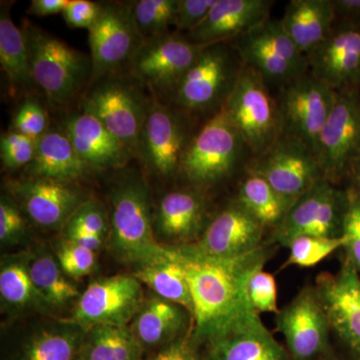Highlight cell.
<instances>
[{"label": "cell", "mask_w": 360, "mask_h": 360, "mask_svg": "<svg viewBox=\"0 0 360 360\" xmlns=\"http://www.w3.org/2000/svg\"><path fill=\"white\" fill-rule=\"evenodd\" d=\"M347 205V193L323 177L293 203L272 239L288 248L300 236L340 238Z\"/></svg>", "instance_id": "9c48e42d"}, {"label": "cell", "mask_w": 360, "mask_h": 360, "mask_svg": "<svg viewBox=\"0 0 360 360\" xmlns=\"http://www.w3.org/2000/svg\"><path fill=\"white\" fill-rule=\"evenodd\" d=\"M236 201L265 229H276L292 206V203L277 193L264 177L253 172L241 182Z\"/></svg>", "instance_id": "e575fe53"}, {"label": "cell", "mask_w": 360, "mask_h": 360, "mask_svg": "<svg viewBox=\"0 0 360 360\" xmlns=\"http://www.w3.org/2000/svg\"><path fill=\"white\" fill-rule=\"evenodd\" d=\"M39 139L11 131L1 135L0 153L4 167L9 170L27 167L34 158Z\"/></svg>", "instance_id": "f35d334b"}, {"label": "cell", "mask_w": 360, "mask_h": 360, "mask_svg": "<svg viewBox=\"0 0 360 360\" xmlns=\"http://www.w3.org/2000/svg\"><path fill=\"white\" fill-rule=\"evenodd\" d=\"M78 155L65 130L49 129L37 142L34 158L25 168L30 177L75 182L94 172Z\"/></svg>", "instance_id": "484cf974"}, {"label": "cell", "mask_w": 360, "mask_h": 360, "mask_svg": "<svg viewBox=\"0 0 360 360\" xmlns=\"http://www.w3.org/2000/svg\"><path fill=\"white\" fill-rule=\"evenodd\" d=\"M63 130L78 155L94 169L122 167L134 156L101 120L86 111L70 115Z\"/></svg>", "instance_id": "cb8c5ba5"}, {"label": "cell", "mask_w": 360, "mask_h": 360, "mask_svg": "<svg viewBox=\"0 0 360 360\" xmlns=\"http://www.w3.org/2000/svg\"><path fill=\"white\" fill-rule=\"evenodd\" d=\"M347 193V210L343 220L342 236L347 239V257L360 276V194L352 187Z\"/></svg>", "instance_id": "7bdbcfd3"}, {"label": "cell", "mask_w": 360, "mask_h": 360, "mask_svg": "<svg viewBox=\"0 0 360 360\" xmlns=\"http://www.w3.org/2000/svg\"><path fill=\"white\" fill-rule=\"evenodd\" d=\"M205 46L174 33L143 40L129 61L131 75L156 91L172 92Z\"/></svg>", "instance_id": "5bb4252c"}, {"label": "cell", "mask_w": 360, "mask_h": 360, "mask_svg": "<svg viewBox=\"0 0 360 360\" xmlns=\"http://www.w3.org/2000/svg\"><path fill=\"white\" fill-rule=\"evenodd\" d=\"M274 1L270 0H217L200 25L186 33L196 44L232 41L269 20Z\"/></svg>", "instance_id": "603a6c76"}, {"label": "cell", "mask_w": 360, "mask_h": 360, "mask_svg": "<svg viewBox=\"0 0 360 360\" xmlns=\"http://www.w3.org/2000/svg\"><path fill=\"white\" fill-rule=\"evenodd\" d=\"M1 302L11 309H49L33 283L26 255L2 259L0 267Z\"/></svg>", "instance_id": "d6a6232c"}, {"label": "cell", "mask_w": 360, "mask_h": 360, "mask_svg": "<svg viewBox=\"0 0 360 360\" xmlns=\"http://www.w3.org/2000/svg\"><path fill=\"white\" fill-rule=\"evenodd\" d=\"M314 288L329 326L360 357V276L356 267L347 257L336 274H319Z\"/></svg>", "instance_id": "e0dca14e"}, {"label": "cell", "mask_w": 360, "mask_h": 360, "mask_svg": "<svg viewBox=\"0 0 360 360\" xmlns=\"http://www.w3.org/2000/svg\"><path fill=\"white\" fill-rule=\"evenodd\" d=\"M248 300L257 314L274 312L277 314V288L274 276L264 270L251 277L248 288Z\"/></svg>", "instance_id": "ee69618b"}, {"label": "cell", "mask_w": 360, "mask_h": 360, "mask_svg": "<svg viewBox=\"0 0 360 360\" xmlns=\"http://www.w3.org/2000/svg\"><path fill=\"white\" fill-rule=\"evenodd\" d=\"M347 239L340 238H321V236H300L290 243V257L284 267L296 265L300 267L314 266L329 257L338 248H345Z\"/></svg>", "instance_id": "8d00e7d4"}, {"label": "cell", "mask_w": 360, "mask_h": 360, "mask_svg": "<svg viewBox=\"0 0 360 360\" xmlns=\"http://www.w3.org/2000/svg\"><path fill=\"white\" fill-rule=\"evenodd\" d=\"M33 283L49 309H60L79 298L77 286L68 278L56 255L45 250L26 255Z\"/></svg>", "instance_id": "4dcf8cb0"}, {"label": "cell", "mask_w": 360, "mask_h": 360, "mask_svg": "<svg viewBox=\"0 0 360 360\" xmlns=\"http://www.w3.org/2000/svg\"><path fill=\"white\" fill-rule=\"evenodd\" d=\"M276 326L293 360H312L328 352L330 326L315 288H304L278 310Z\"/></svg>", "instance_id": "2e32d148"}, {"label": "cell", "mask_w": 360, "mask_h": 360, "mask_svg": "<svg viewBox=\"0 0 360 360\" xmlns=\"http://www.w3.org/2000/svg\"><path fill=\"white\" fill-rule=\"evenodd\" d=\"M177 0H141L130 6L132 18L141 39L148 40L168 33L174 25Z\"/></svg>", "instance_id": "d590c367"}, {"label": "cell", "mask_w": 360, "mask_h": 360, "mask_svg": "<svg viewBox=\"0 0 360 360\" xmlns=\"http://www.w3.org/2000/svg\"><path fill=\"white\" fill-rule=\"evenodd\" d=\"M189 141L179 115L167 106L150 101L139 146L144 165L163 179L174 176Z\"/></svg>", "instance_id": "ac0fdd59"}, {"label": "cell", "mask_w": 360, "mask_h": 360, "mask_svg": "<svg viewBox=\"0 0 360 360\" xmlns=\"http://www.w3.org/2000/svg\"><path fill=\"white\" fill-rule=\"evenodd\" d=\"M0 63L11 86L30 89L34 84L25 34L4 6L0 13Z\"/></svg>", "instance_id": "836d02e7"}, {"label": "cell", "mask_w": 360, "mask_h": 360, "mask_svg": "<svg viewBox=\"0 0 360 360\" xmlns=\"http://www.w3.org/2000/svg\"><path fill=\"white\" fill-rule=\"evenodd\" d=\"M134 276L156 295L184 307L193 319L191 288L184 266L177 259L174 246L172 257L158 264L139 267Z\"/></svg>", "instance_id": "1f68e13d"}, {"label": "cell", "mask_w": 360, "mask_h": 360, "mask_svg": "<svg viewBox=\"0 0 360 360\" xmlns=\"http://www.w3.org/2000/svg\"><path fill=\"white\" fill-rule=\"evenodd\" d=\"M224 108L252 155H264L283 134L276 98L262 75L243 65Z\"/></svg>", "instance_id": "8992f818"}, {"label": "cell", "mask_w": 360, "mask_h": 360, "mask_svg": "<svg viewBox=\"0 0 360 360\" xmlns=\"http://www.w3.org/2000/svg\"><path fill=\"white\" fill-rule=\"evenodd\" d=\"M264 229V225L236 201L215 217L198 241L186 246L205 257H240L262 245Z\"/></svg>", "instance_id": "44dd1931"}, {"label": "cell", "mask_w": 360, "mask_h": 360, "mask_svg": "<svg viewBox=\"0 0 360 360\" xmlns=\"http://www.w3.org/2000/svg\"><path fill=\"white\" fill-rule=\"evenodd\" d=\"M307 61L309 72L335 91L360 89V25L335 22Z\"/></svg>", "instance_id": "d6986e66"}, {"label": "cell", "mask_w": 360, "mask_h": 360, "mask_svg": "<svg viewBox=\"0 0 360 360\" xmlns=\"http://www.w3.org/2000/svg\"><path fill=\"white\" fill-rule=\"evenodd\" d=\"M110 198L108 245L118 260L139 269L172 257L174 246L162 245L156 238L148 187L143 180H123Z\"/></svg>", "instance_id": "7a4b0ae2"}, {"label": "cell", "mask_w": 360, "mask_h": 360, "mask_svg": "<svg viewBox=\"0 0 360 360\" xmlns=\"http://www.w3.org/2000/svg\"><path fill=\"white\" fill-rule=\"evenodd\" d=\"M316 158L324 179L350 176L360 161V89L336 91L335 105L319 137Z\"/></svg>", "instance_id": "30bf717a"}, {"label": "cell", "mask_w": 360, "mask_h": 360, "mask_svg": "<svg viewBox=\"0 0 360 360\" xmlns=\"http://www.w3.org/2000/svg\"><path fill=\"white\" fill-rule=\"evenodd\" d=\"M206 212V202L200 193L172 191L161 198L153 215L155 234L170 243L191 245L205 231Z\"/></svg>", "instance_id": "d4e9b609"}, {"label": "cell", "mask_w": 360, "mask_h": 360, "mask_svg": "<svg viewBox=\"0 0 360 360\" xmlns=\"http://www.w3.org/2000/svg\"><path fill=\"white\" fill-rule=\"evenodd\" d=\"M22 32L34 84L52 105L70 103L91 80V60L37 26L26 23Z\"/></svg>", "instance_id": "3957f363"}, {"label": "cell", "mask_w": 360, "mask_h": 360, "mask_svg": "<svg viewBox=\"0 0 360 360\" xmlns=\"http://www.w3.org/2000/svg\"><path fill=\"white\" fill-rule=\"evenodd\" d=\"M97 82L85 94L84 111L101 120L132 155L139 156L148 101L129 80L108 75Z\"/></svg>", "instance_id": "ba28073f"}, {"label": "cell", "mask_w": 360, "mask_h": 360, "mask_svg": "<svg viewBox=\"0 0 360 360\" xmlns=\"http://www.w3.org/2000/svg\"><path fill=\"white\" fill-rule=\"evenodd\" d=\"M231 42L243 65L257 71L269 86L283 89L309 72L307 56L288 37L281 20L269 18Z\"/></svg>", "instance_id": "52a82bcc"}, {"label": "cell", "mask_w": 360, "mask_h": 360, "mask_svg": "<svg viewBox=\"0 0 360 360\" xmlns=\"http://www.w3.org/2000/svg\"><path fill=\"white\" fill-rule=\"evenodd\" d=\"M335 22L360 25V0H331Z\"/></svg>", "instance_id": "c3c4849f"}, {"label": "cell", "mask_w": 360, "mask_h": 360, "mask_svg": "<svg viewBox=\"0 0 360 360\" xmlns=\"http://www.w3.org/2000/svg\"><path fill=\"white\" fill-rule=\"evenodd\" d=\"M250 172L264 177L292 205L324 177L314 151L286 134H281L264 155L255 160Z\"/></svg>", "instance_id": "4fadbf2b"}, {"label": "cell", "mask_w": 360, "mask_h": 360, "mask_svg": "<svg viewBox=\"0 0 360 360\" xmlns=\"http://www.w3.org/2000/svg\"><path fill=\"white\" fill-rule=\"evenodd\" d=\"M143 302L142 283L134 276L103 277L89 284L68 321L84 331L97 326H127Z\"/></svg>", "instance_id": "7c38bea8"}, {"label": "cell", "mask_w": 360, "mask_h": 360, "mask_svg": "<svg viewBox=\"0 0 360 360\" xmlns=\"http://www.w3.org/2000/svg\"><path fill=\"white\" fill-rule=\"evenodd\" d=\"M77 360H82V359H80V356L78 357V359Z\"/></svg>", "instance_id": "f5cc1de1"}, {"label": "cell", "mask_w": 360, "mask_h": 360, "mask_svg": "<svg viewBox=\"0 0 360 360\" xmlns=\"http://www.w3.org/2000/svg\"><path fill=\"white\" fill-rule=\"evenodd\" d=\"M144 347L131 328L97 326L85 330L82 360H143Z\"/></svg>", "instance_id": "f546056e"}, {"label": "cell", "mask_w": 360, "mask_h": 360, "mask_svg": "<svg viewBox=\"0 0 360 360\" xmlns=\"http://www.w3.org/2000/svg\"><path fill=\"white\" fill-rule=\"evenodd\" d=\"M243 63L231 41L206 45L200 58L172 90L174 103L187 112L224 108L238 82Z\"/></svg>", "instance_id": "277c9868"}, {"label": "cell", "mask_w": 360, "mask_h": 360, "mask_svg": "<svg viewBox=\"0 0 360 360\" xmlns=\"http://www.w3.org/2000/svg\"><path fill=\"white\" fill-rule=\"evenodd\" d=\"M217 0H177L174 26L177 30L189 32L200 25Z\"/></svg>", "instance_id": "f6af8a7d"}, {"label": "cell", "mask_w": 360, "mask_h": 360, "mask_svg": "<svg viewBox=\"0 0 360 360\" xmlns=\"http://www.w3.org/2000/svg\"><path fill=\"white\" fill-rule=\"evenodd\" d=\"M101 11V4L96 2L89 0H70L63 14L68 25L89 30L96 22Z\"/></svg>", "instance_id": "bcb514c9"}, {"label": "cell", "mask_w": 360, "mask_h": 360, "mask_svg": "<svg viewBox=\"0 0 360 360\" xmlns=\"http://www.w3.org/2000/svg\"><path fill=\"white\" fill-rule=\"evenodd\" d=\"M188 317L184 307L155 295L144 300L131 328L144 349L160 348L184 335Z\"/></svg>", "instance_id": "83f0119b"}, {"label": "cell", "mask_w": 360, "mask_h": 360, "mask_svg": "<svg viewBox=\"0 0 360 360\" xmlns=\"http://www.w3.org/2000/svg\"><path fill=\"white\" fill-rule=\"evenodd\" d=\"M56 257L66 276L80 278L92 274L96 267V251L61 238L56 245Z\"/></svg>", "instance_id": "74e56055"}, {"label": "cell", "mask_w": 360, "mask_h": 360, "mask_svg": "<svg viewBox=\"0 0 360 360\" xmlns=\"http://www.w3.org/2000/svg\"><path fill=\"white\" fill-rule=\"evenodd\" d=\"M14 200L33 224L46 229H63L71 215L89 200L72 182L30 179L11 186Z\"/></svg>", "instance_id": "ffe728a7"}, {"label": "cell", "mask_w": 360, "mask_h": 360, "mask_svg": "<svg viewBox=\"0 0 360 360\" xmlns=\"http://www.w3.org/2000/svg\"><path fill=\"white\" fill-rule=\"evenodd\" d=\"M297 49L309 56L328 37L335 22L331 0H291L281 20Z\"/></svg>", "instance_id": "4316f807"}, {"label": "cell", "mask_w": 360, "mask_h": 360, "mask_svg": "<svg viewBox=\"0 0 360 360\" xmlns=\"http://www.w3.org/2000/svg\"><path fill=\"white\" fill-rule=\"evenodd\" d=\"M246 144L222 108L187 144L179 172L195 186L221 181L238 167Z\"/></svg>", "instance_id": "5b68a950"}, {"label": "cell", "mask_w": 360, "mask_h": 360, "mask_svg": "<svg viewBox=\"0 0 360 360\" xmlns=\"http://www.w3.org/2000/svg\"><path fill=\"white\" fill-rule=\"evenodd\" d=\"M63 229V238L94 251L98 250L103 246L104 239H105L98 234L92 233V232L84 231V229H68V227Z\"/></svg>", "instance_id": "681fc988"}, {"label": "cell", "mask_w": 360, "mask_h": 360, "mask_svg": "<svg viewBox=\"0 0 360 360\" xmlns=\"http://www.w3.org/2000/svg\"><path fill=\"white\" fill-rule=\"evenodd\" d=\"M84 333L70 321L40 328L22 343L13 360H77Z\"/></svg>", "instance_id": "f1b7e54d"}, {"label": "cell", "mask_w": 360, "mask_h": 360, "mask_svg": "<svg viewBox=\"0 0 360 360\" xmlns=\"http://www.w3.org/2000/svg\"><path fill=\"white\" fill-rule=\"evenodd\" d=\"M336 91L307 72L279 90L283 134L304 143L316 155L322 129L328 122Z\"/></svg>", "instance_id": "8fae6325"}, {"label": "cell", "mask_w": 360, "mask_h": 360, "mask_svg": "<svg viewBox=\"0 0 360 360\" xmlns=\"http://www.w3.org/2000/svg\"><path fill=\"white\" fill-rule=\"evenodd\" d=\"M186 271L193 302L191 340L205 343L232 321L255 311L248 300L251 277L269 260V246L231 258L205 257L186 245L174 246Z\"/></svg>", "instance_id": "6da1fadb"}, {"label": "cell", "mask_w": 360, "mask_h": 360, "mask_svg": "<svg viewBox=\"0 0 360 360\" xmlns=\"http://www.w3.org/2000/svg\"><path fill=\"white\" fill-rule=\"evenodd\" d=\"M70 0H32L30 13L39 16L63 13Z\"/></svg>", "instance_id": "f907efd6"}, {"label": "cell", "mask_w": 360, "mask_h": 360, "mask_svg": "<svg viewBox=\"0 0 360 360\" xmlns=\"http://www.w3.org/2000/svg\"><path fill=\"white\" fill-rule=\"evenodd\" d=\"M350 176L352 177L354 181L355 186L354 188L360 194V161L355 165Z\"/></svg>", "instance_id": "816d5d0a"}, {"label": "cell", "mask_w": 360, "mask_h": 360, "mask_svg": "<svg viewBox=\"0 0 360 360\" xmlns=\"http://www.w3.org/2000/svg\"><path fill=\"white\" fill-rule=\"evenodd\" d=\"M26 221L13 198L2 195L0 200V243L4 246L20 243L26 236Z\"/></svg>", "instance_id": "60d3db41"}, {"label": "cell", "mask_w": 360, "mask_h": 360, "mask_svg": "<svg viewBox=\"0 0 360 360\" xmlns=\"http://www.w3.org/2000/svg\"><path fill=\"white\" fill-rule=\"evenodd\" d=\"M65 227L84 229L106 238L110 232V217L101 202L89 200L75 210Z\"/></svg>", "instance_id": "ab89813d"}, {"label": "cell", "mask_w": 360, "mask_h": 360, "mask_svg": "<svg viewBox=\"0 0 360 360\" xmlns=\"http://www.w3.org/2000/svg\"><path fill=\"white\" fill-rule=\"evenodd\" d=\"M143 360H200L191 333L163 345L155 354Z\"/></svg>", "instance_id": "7dc6e473"}, {"label": "cell", "mask_w": 360, "mask_h": 360, "mask_svg": "<svg viewBox=\"0 0 360 360\" xmlns=\"http://www.w3.org/2000/svg\"><path fill=\"white\" fill-rule=\"evenodd\" d=\"M13 131L39 139L49 131V116L37 99L27 98L13 118Z\"/></svg>", "instance_id": "b9f144b4"}, {"label": "cell", "mask_w": 360, "mask_h": 360, "mask_svg": "<svg viewBox=\"0 0 360 360\" xmlns=\"http://www.w3.org/2000/svg\"><path fill=\"white\" fill-rule=\"evenodd\" d=\"M205 343V360H290L257 311L232 321Z\"/></svg>", "instance_id": "7402d4cb"}, {"label": "cell", "mask_w": 360, "mask_h": 360, "mask_svg": "<svg viewBox=\"0 0 360 360\" xmlns=\"http://www.w3.org/2000/svg\"><path fill=\"white\" fill-rule=\"evenodd\" d=\"M92 75L90 82L113 75L131 60L143 39L137 32L130 6L101 4L96 22L89 30Z\"/></svg>", "instance_id": "9a60e30c"}]
</instances>
